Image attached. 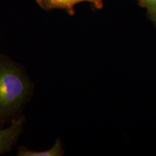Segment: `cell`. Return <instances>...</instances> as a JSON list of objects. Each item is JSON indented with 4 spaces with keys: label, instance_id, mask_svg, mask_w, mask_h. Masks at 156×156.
Returning a JSON list of instances; mask_svg holds the SVG:
<instances>
[{
    "label": "cell",
    "instance_id": "obj_4",
    "mask_svg": "<svg viewBox=\"0 0 156 156\" xmlns=\"http://www.w3.org/2000/svg\"><path fill=\"white\" fill-rule=\"evenodd\" d=\"M64 155V150L60 140H57L51 149L44 151H34L24 146L18 147L17 156H61Z\"/></svg>",
    "mask_w": 156,
    "mask_h": 156
},
{
    "label": "cell",
    "instance_id": "obj_2",
    "mask_svg": "<svg viewBox=\"0 0 156 156\" xmlns=\"http://www.w3.org/2000/svg\"><path fill=\"white\" fill-rule=\"evenodd\" d=\"M36 2L44 10L64 9L71 16L75 14V6L83 2H89L94 9H101L103 7V0H36Z\"/></svg>",
    "mask_w": 156,
    "mask_h": 156
},
{
    "label": "cell",
    "instance_id": "obj_3",
    "mask_svg": "<svg viewBox=\"0 0 156 156\" xmlns=\"http://www.w3.org/2000/svg\"><path fill=\"white\" fill-rule=\"evenodd\" d=\"M25 117L20 116L12 122L9 127L0 129V154L10 151L22 133Z\"/></svg>",
    "mask_w": 156,
    "mask_h": 156
},
{
    "label": "cell",
    "instance_id": "obj_5",
    "mask_svg": "<svg viewBox=\"0 0 156 156\" xmlns=\"http://www.w3.org/2000/svg\"><path fill=\"white\" fill-rule=\"evenodd\" d=\"M140 7L147 9V17L156 26V0H136Z\"/></svg>",
    "mask_w": 156,
    "mask_h": 156
},
{
    "label": "cell",
    "instance_id": "obj_1",
    "mask_svg": "<svg viewBox=\"0 0 156 156\" xmlns=\"http://www.w3.org/2000/svg\"><path fill=\"white\" fill-rule=\"evenodd\" d=\"M34 84L20 64L0 54V128L22 115Z\"/></svg>",
    "mask_w": 156,
    "mask_h": 156
}]
</instances>
